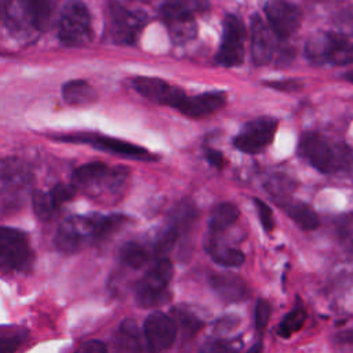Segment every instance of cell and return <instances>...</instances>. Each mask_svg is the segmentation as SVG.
Wrapping results in <instances>:
<instances>
[{
	"label": "cell",
	"instance_id": "cell-1",
	"mask_svg": "<svg viewBox=\"0 0 353 353\" xmlns=\"http://www.w3.org/2000/svg\"><path fill=\"white\" fill-rule=\"evenodd\" d=\"M298 153L323 174L353 175V149L343 141L307 131L299 139Z\"/></svg>",
	"mask_w": 353,
	"mask_h": 353
},
{
	"label": "cell",
	"instance_id": "cell-2",
	"mask_svg": "<svg viewBox=\"0 0 353 353\" xmlns=\"http://www.w3.org/2000/svg\"><path fill=\"white\" fill-rule=\"evenodd\" d=\"M51 0H4L3 18L8 32L19 40L40 34L50 25Z\"/></svg>",
	"mask_w": 353,
	"mask_h": 353
},
{
	"label": "cell",
	"instance_id": "cell-3",
	"mask_svg": "<svg viewBox=\"0 0 353 353\" xmlns=\"http://www.w3.org/2000/svg\"><path fill=\"white\" fill-rule=\"evenodd\" d=\"M305 57L314 65H349L353 63V41L338 32H316L306 40Z\"/></svg>",
	"mask_w": 353,
	"mask_h": 353
},
{
	"label": "cell",
	"instance_id": "cell-4",
	"mask_svg": "<svg viewBox=\"0 0 353 353\" xmlns=\"http://www.w3.org/2000/svg\"><path fill=\"white\" fill-rule=\"evenodd\" d=\"M58 39L65 47H81L91 41V15L83 1L69 0L65 3L58 21Z\"/></svg>",
	"mask_w": 353,
	"mask_h": 353
},
{
	"label": "cell",
	"instance_id": "cell-5",
	"mask_svg": "<svg viewBox=\"0 0 353 353\" xmlns=\"http://www.w3.org/2000/svg\"><path fill=\"white\" fill-rule=\"evenodd\" d=\"M174 268L168 258H160L138 281L135 287L137 302L143 307H154L168 301V284Z\"/></svg>",
	"mask_w": 353,
	"mask_h": 353
},
{
	"label": "cell",
	"instance_id": "cell-6",
	"mask_svg": "<svg viewBox=\"0 0 353 353\" xmlns=\"http://www.w3.org/2000/svg\"><path fill=\"white\" fill-rule=\"evenodd\" d=\"M146 23L148 15L145 11L128 10L117 1L109 4V33L117 44H135Z\"/></svg>",
	"mask_w": 353,
	"mask_h": 353
},
{
	"label": "cell",
	"instance_id": "cell-7",
	"mask_svg": "<svg viewBox=\"0 0 353 353\" xmlns=\"http://www.w3.org/2000/svg\"><path fill=\"white\" fill-rule=\"evenodd\" d=\"M0 262L3 269L26 272L33 263V251L29 245L28 236L12 228L0 230Z\"/></svg>",
	"mask_w": 353,
	"mask_h": 353
},
{
	"label": "cell",
	"instance_id": "cell-8",
	"mask_svg": "<svg viewBox=\"0 0 353 353\" xmlns=\"http://www.w3.org/2000/svg\"><path fill=\"white\" fill-rule=\"evenodd\" d=\"M245 28L239 17L228 14L222 21V40L215 55L218 65L233 68L243 63L244 59Z\"/></svg>",
	"mask_w": 353,
	"mask_h": 353
},
{
	"label": "cell",
	"instance_id": "cell-9",
	"mask_svg": "<svg viewBox=\"0 0 353 353\" xmlns=\"http://www.w3.org/2000/svg\"><path fill=\"white\" fill-rule=\"evenodd\" d=\"M277 131V120L270 116H261L244 124L234 137L233 145L248 154H255L268 148Z\"/></svg>",
	"mask_w": 353,
	"mask_h": 353
},
{
	"label": "cell",
	"instance_id": "cell-10",
	"mask_svg": "<svg viewBox=\"0 0 353 353\" xmlns=\"http://www.w3.org/2000/svg\"><path fill=\"white\" fill-rule=\"evenodd\" d=\"M128 176L127 167H114L109 168L105 163L92 161L80 165L74 170L72 175V185L77 189H88L92 186H98L106 182L109 189H116L121 186V183Z\"/></svg>",
	"mask_w": 353,
	"mask_h": 353
},
{
	"label": "cell",
	"instance_id": "cell-11",
	"mask_svg": "<svg viewBox=\"0 0 353 353\" xmlns=\"http://www.w3.org/2000/svg\"><path fill=\"white\" fill-rule=\"evenodd\" d=\"M32 172L26 164L18 159H4L1 161V199L3 205H14L22 194L29 190Z\"/></svg>",
	"mask_w": 353,
	"mask_h": 353
},
{
	"label": "cell",
	"instance_id": "cell-12",
	"mask_svg": "<svg viewBox=\"0 0 353 353\" xmlns=\"http://www.w3.org/2000/svg\"><path fill=\"white\" fill-rule=\"evenodd\" d=\"M263 11L270 29L281 40L291 37L302 23V11L287 0H266Z\"/></svg>",
	"mask_w": 353,
	"mask_h": 353
},
{
	"label": "cell",
	"instance_id": "cell-13",
	"mask_svg": "<svg viewBox=\"0 0 353 353\" xmlns=\"http://www.w3.org/2000/svg\"><path fill=\"white\" fill-rule=\"evenodd\" d=\"M58 139H63L68 142H80V143H90L91 146L117 154V156H123V157H128V159H135V160H141V161H150L154 159V156L148 152L145 148L134 145L131 142L127 141H121L117 138H110V137H103V135H98V134H74V135H65L63 138H58Z\"/></svg>",
	"mask_w": 353,
	"mask_h": 353
},
{
	"label": "cell",
	"instance_id": "cell-14",
	"mask_svg": "<svg viewBox=\"0 0 353 353\" xmlns=\"http://www.w3.org/2000/svg\"><path fill=\"white\" fill-rule=\"evenodd\" d=\"M176 323L170 316L154 312L149 314L143 324V335L150 353H160L172 346L176 338Z\"/></svg>",
	"mask_w": 353,
	"mask_h": 353
},
{
	"label": "cell",
	"instance_id": "cell-15",
	"mask_svg": "<svg viewBox=\"0 0 353 353\" xmlns=\"http://www.w3.org/2000/svg\"><path fill=\"white\" fill-rule=\"evenodd\" d=\"M131 84L142 97L148 98L149 101L160 105L172 106L175 109L186 97L183 90L157 77L138 76L132 79Z\"/></svg>",
	"mask_w": 353,
	"mask_h": 353
},
{
	"label": "cell",
	"instance_id": "cell-16",
	"mask_svg": "<svg viewBox=\"0 0 353 353\" xmlns=\"http://www.w3.org/2000/svg\"><path fill=\"white\" fill-rule=\"evenodd\" d=\"M274 36L270 26L258 14L251 17V55L255 65L270 62L276 50Z\"/></svg>",
	"mask_w": 353,
	"mask_h": 353
},
{
	"label": "cell",
	"instance_id": "cell-17",
	"mask_svg": "<svg viewBox=\"0 0 353 353\" xmlns=\"http://www.w3.org/2000/svg\"><path fill=\"white\" fill-rule=\"evenodd\" d=\"M226 102V94L222 91H210L199 95L185 97L176 106V110L188 117H204L215 113L223 108Z\"/></svg>",
	"mask_w": 353,
	"mask_h": 353
},
{
	"label": "cell",
	"instance_id": "cell-18",
	"mask_svg": "<svg viewBox=\"0 0 353 353\" xmlns=\"http://www.w3.org/2000/svg\"><path fill=\"white\" fill-rule=\"evenodd\" d=\"M210 284L212 291L218 295L223 302H241L248 298L250 290L245 281L237 274L232 273H221L214 274L210 279Z\"/></svg>",
	"mask_w": 353,
	"mask_h": 353
},
{
	"label": "cell",
	"instance_id": "cell-19",
	"mask_svg": "<svg viewBox=\"0 0 353 353\" xmlns=\"http://www.w3.org/2000/svg\"><path fill=\"white\" fill-rule=\"evenodd\" d=\"M210 7L208 0H165L159 14L163 22L182 18H194L196 14L204 12Z\"/></svg>",
	"mask_w": 353,
	"mask_h": 353
},
{
	"label": "cell",
	"instance_id": "cell-20",
	"mask_svg": "<svg viewBox=\"0 0 353 353\" xmlns=\"http://www.w3.org/2000/svg\"><path fill=\"white\" fill-rule=\"evenodd\" d=\"M114 353H143L141 335L134 320H124L114 335Z\"/></svg>",
	"mask_w": 353,
	"mask_h": 353
},
{
	"label": "cell",
	"instance_id": "cell-21",
	"mask_svg": "<svg viewBox=\"0 0 353 353\" xmlns=\"http://www.w3.org/2000/svg\"><path fill=\"white\" fill-rule=\"evenodd\" d=\"M54 243H55V247L61 252H65V254L76 252L84 244V239L80 234V232H79L76 223L73 222L72 216L65 219L59 225V228L57 230V234H55V239H54Z\"/></svg>",
	"mask_w": 353,
	"mask_h": 353
},
{
	"label": "cell",
	"instance_id": "cell-22",
	"mask_svg": "<svg viewBox=\"0 0 353 353\" xmlns=\"http://www.w3.org/2000/svg\"><path fill=\"white\" fill-rule=\"evenodd\" d=\"M62 97L69 105L74 106L91 105L98 98L92 85L83 80H72L65 83L62 87Z\"/></svg>",
	"mask_w": 353,
	"mask_h": 353
},
{
	"label": "cell",
	"instance_id": "cell-23",
	"mask_svg": "<svg viewBox=\"0 0 353 353\" xmlns=\"http://www.w3.org/2000/svg\"><path fill=\"white\" fill-rule=\"evenodd\" d=\"M287 215L303 230H314L320 225L316 211L301 201H281Z\"/></svg>",
	"mask_w": 353,
	"mask_h": 353
},
{
	"label": "cell",
	"instance_id": "cell-24",
	"mask_svg": "<svg viewBox=\"0 0 353 353\" xmlns=\"http://www.w3.org/2000/svg\"><path fill=\"white\" fill-rule=\"evenodd\" d=\"M164 23L174 44H186L188 41L193 40L197 34V22L194 18L172 19Z\"/></svg>",
	"mask_w": 353,
	"mask_h": 353
},
{
	"label": "cell",
	"instance_id": "cell-25",
	"mask_svg": "<svg viewBox=\"0 0 353 353\" xmlns=\"http://www.w3.org/2000/svg\"><path fill=\"white\" fill-rule=\"evenodd\" d=\"M239 218V208L233 203L218 204L210 216V229L212 232H222L232 226Z\"/></svg>",
	"mask_w": 353,
	"mask_h": 353
},
{
	"label": "cell",
	"instance_id": "cell-26",
	"mask_svg": "<svg viewBox=\"0 0 353 353\" xmlns=\"http://www.w3.org/2000/svg\"><path fill=\"white\" fill-rule=\"evenodd\" d=\"M150 256L152 254L148 251V248L135 241H128L120 251V258L123 263L132 269L143 268L149 262Z\"/></svg>",
	"mask_w": 353,
	"mask_h": 353
},
{
	"label": "cell",
	"instance_id": "cell-27",
	"mask_svg": "<svg viewBox=\"0 0 353 353\" xmlns=\"http://www.w3.org/2000/svg\"><path fill=\"white\" fill-rule=\"evenodd\" d=\"M306 316L307 314H306V310L303 309V306L294 307L280 321V324L277 327V334L283 338H290L292 334L298 332L302 328V325L306 321Z\"/></svg>",
	"mask_w": 353,
	"mask_h": 353
},
{
	"label": "cell",
	"instance_id": "cell-28",
	"mask_svg": "<svg viewBox=\"0 0 353 353\" xmlns=\"http://www.w3.org/2000/svg\"><path fill=\"white\" fill-rule=\"evenodd\" d=\"M32 203H33V211L34 214L43 219V221H48L51 219L59 205L55 203V200L52 199L50 190L48 192H43V190H36L33 192V196H32Z\"/></svg>",
	"mask_w": 353,
	"mask_h": 353
},
{
	"label": "cell",
	"instance_id": "cell-29",
	"mask_svg": "<svg viewBox=\"0 0 353 353\" xmlns=\"http://www.w3.org/2000/svg\"><path fill=\"white\" fill-rule=\"evenodd\" d=\"M335 233L341 245L350 254H353V212L339 215L334 221Z\"/></svg>",
	"mask_w": 353,
	"mask_h": 353
},
{
	"label": "cell",
	"instance_id": "cell-30",
	"mask_svg": "<svg viewBox=\"0 0 353 353\" xmlns=\"http://www.w3.org/2000/svg\"><path fill=\"white\" fill-rule=\"evenodd\" d=\"M208 252L214 262L222 266H240L243 265L245 256L244 254L237 248H218L215 244H211L208 248Z\"/></svg>",
	"mask_w": 353,
	"mask_h": 353
},
{
	"label": "cell",
	"instance_id": "cell-31",
	"mask_svg": "<svg viewBox=\"0 0 353 353\" xmlns=\"http://www.w3.org/2000/svg\"><path fill=\"white\" fill-rule=\"evenodd\" d=\"M174 316H175V321L176 324H179L181 330L183 331L185 335H194L203 325V321L194 316L193 313H190L186 309H174Z\"/></svg>",
	"mask_w": 353,
	"mask_h": 353
},
{
	"label": "cell",
	"instance_id": "cell-32",
	"mask_svg": "<svg viewBox=\"0 0 353 353\" xmlns=\"http://www.w3.org/2000/svg\"><path fill=\"white\" fill-rule=\"evenodd\" d=\"M25 332L21 330H14L3 327L0 338V353H14L17 347L22 343Z\"/></svg>",
	"mask_w": 353,
	"mask_h": 353
},
{
	"label": "cell",
	"instance_id": "cell-33",
	"mask_svg": "<svg viewBox=\"0 0 353 353\" xmlns=\"http://www.w3.org/2000/svg\"><path fill=\"white\" fill-rule=\"evenodd\" d=\"M334 23L342 34L353 36V4L342 7L335 14Z\"/></svg>",
	"mask_w": 353,
	"mask_h": 353
},
{
	"label": "cell",
	"instance_id": "cell-34",
	"mask_svg": "<svg viewBox=\"0 0 353 353\" xmlns=\"http://www.w3.org/2000/svg\"><path fill=\"white\" fill-rule=\"evenodd\" d=\"M270 305L265 299H258L255 305V312H254V320H255V327L258 331H263L269 323L270 319Z\"/></svg>",
	"mask_w": 353,
	"mask_h": 353
},
{
	"label": "cell",
	"instance_id": "cell-35",
	"mask_svg": "<svg viewBox=\"0 0 353 353\" xmlns=\"http://www.w3.org/2000/svg\"><path fill=\"white\" fill-rule=\"evenodd\" d=\"M294 182L283 175H276L272 181H269L268 189L276 197H285V194L292 189Z\"/></svg>",
	"mask_w": 353,
	"mask_h": 353
},
{
	"label": "cell",
	"instance_id": "cell-36",
	"mask_svg": "<svg viewBox=\"0 0 353 353\" xmlns=\"http://www.w3.org/2000/svg\"><path fill=\"white\" fill-rule=\"evenodd\" d=\"M254 203H255V207H256L258 216H259L262 228L266 232H272L274 229V218H273V212H272L270 207L265 201H262L259 199H255Z\"/></svg>",
	"mask_w": 353,
	"mask_h": 353
},
{
	"label": "cell",
	"instance_id": "cell-37",
	"mask_svg": "<svg viewBox=\"0 0 353 353\" xmlns=\"http://www.w3.org/2000/svg\"><path fill=\"white\" fill-rule=\"evenodd\" d=\"M200 353H237L232 343L222 339H207L200 347Z\"/></svg>",
	"mask_w": 353,
	"mask_h": 353
},
{
	"label": "cell",
	"instance_id": "cell-38",
	"mask_svg": "<svg viewBox=\"0 0 353 353\" xmlns=\"http://www.w3.org/2000/svg\"><path fill=\"white\" fill-rule=\"evenodd\" d=\"M52 199L55 200V203L61 207L63 203L69 201L74 193H76V188L73 185H66V183H57L55 186H52V189L50 190Z\"/></svg>",
	"mask_w": 353,
	"mask_h": 353
},
{
	"label": "cell",
	"instance_id": "cell-39",
	"mask_svg": "<svg viewBox=\"0 0 353 353\" xmlns=\"http://www.w3.org/2000/svg\"><path fill=\"white\" fill-rule=\"evenodd\" d=\"M268 87H272L279 91L284 92H295L302 88V81L296 79H285V80H274V81H265Z\"/></svg>",
	"mask_w": 353,
	"mask_h": 353
},
{
	"label": "cell",
	"instance_id": "cell-40",
	"mask_svg": "<svg viewBox=\"0 0 353 353\" xmlns=\"http://www.w3.org/2000/svg\"><path fill=\"white\" fill-rule=\"evenodd\" d=\"M74 353H108V347L103 342L91 339L81 343Z\"/></svg>",
	"mask_w": 353,
	"mask_h": 353
},
{
	"label": "cell",
	"instance_id": "cell-41",
	"mask_svg": "<svg viewBox=\"0 0 353 353\" xmlns=\"http://www.w3.org/2000/svg\"><path fill=\"white\" fill-rule=\"evenodd\" d=\"M205 159L208 160V163L211 165H214L218 170H222L225 165V159L223 154L219 150H215L212 148H207L205 149Z\"/></svg>",
	"mask_w": 353,
	"mask_h": 353
},
{
	"label": "cell",
	"instance_id": "cell-42",
	"mask_svg": "<svg viewBox=\"0 0 353 353\" xmlns=\"http://www.w3.org/2000/svg\"><path fill=\"white\" fill-rule=\"evenodd\" d=\"M335 343L339 346H353V330H345L335 335Z\"/></svg>",
	"mask_w": 353,
	"mask_h": 353
},
{
	"label": "cell",
	"instance_id": "cell-43",
	"mask_svg": "<svg viewBox=\"0 0 353 353\" xmlns=\"http://www.w3.org/2000/svg\"><path fill=\"white\" fill-rule=\"evenodd\" d=\"M262 350H263L262 342H256V343H254V345L248 349L247 353H262Z\"/></svg>",
	"mask_w": 353,
	"mask_h": 353
},
{
	"label": "cell",
	"instance_id": "cell-44",
	"mask_svg": "<svg viewBox=\"0 0 353 353\" xmlns=\"http://www.w3.org/2000/svg\"><path fill=\"white\" fill-rule=\"evenodd\" d=\"M343 79H345V80H347L349 83H353V70H352V72L345 73V74H343Z\"/></svg>",
	"mask_w": 353,
	"mask_h": 353
}]
</instances>
